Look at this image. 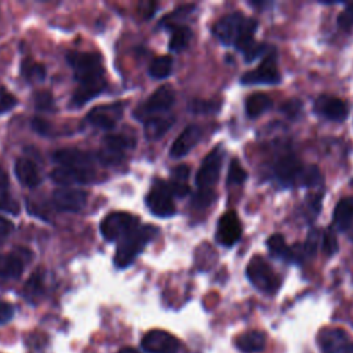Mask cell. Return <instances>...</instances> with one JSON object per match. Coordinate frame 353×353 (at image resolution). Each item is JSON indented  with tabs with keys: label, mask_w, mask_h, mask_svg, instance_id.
Here are the masks:
<instances>
[{
	"label": "cell",
	"mask_w": 353,
	"mask_h": 353,
	"mask_svg": "<svg viewBox=\"0 0 353 353\" xmlns=\"http://www.w3.org/2000/svg\"><path fill=\"white\" fill-rule=\"evenodd\" d=\"M24 263L16 254H0V279H17L23 275Z\"/></svg>",
	"instance_id": "cell-28"
},
{
	"label": "cell",
	"mask_w": 353,
	"mask_h": 353,
	"mask_svg": "<svg viewBox=\"0 0 353 353\" xmlns=\"http://www.w3.org/2000/svg\"><path fill=\"white\" fill-rule=\"evenodd\" d=\"M215 199V193L211 189H200L192 199V206L195 208H206L208 207Z\"/></svg>",
	"instance_id": "cell-41"
},
{
	"label": "cell",
	"mask_w": 353,
	"mask_h": 353,
	"mask_svg": "<svg viewBox=\"0 0 353 353\" xmlns=\"http://www.w3.org/2000/svg\"><path fill=\"white\" fill-rule=\"evenodd\" d=\"M23 73L29 82H43L46 76V71L42 65L35 64L32 61L23 64Z\"/></svg>",
	"instance_id": "cell-36"
},
{
	"label": "cell",
	"mask_w": 353,
	"mask_h": 353,
	"mask_svg": "<svg viewBox=\"0 0 353 353\" xmlns=\"http://www.w3.org/2000/svg\"><path fill=\"white\" fill-rule=\"evenodd\" d=\"M158 233L159 229L154 225L138 226L136 230L127 234L125 239H122L119 246H117L116 256L113 260L114 265L121 269L130 267L134 263V260L143 253L147 245L158 236Z\"/></svg>",
	"instance_id": "cell-2"
},
{
	"label": "cell",
	"mask_w": 353,
	"mask_h": 353,
	"mask_svg": "<svg viewBox=\"0 0 353 353\" xmlns=\"http://www.w3.org/2000/svg\"><path fill=\"white\" fill-rule=\"evenodd\" d=\"M247 278L250 283L265 294H273L280 287V279L272 269V267L260 256L252 258L247 265Z\"/></svg>",
	"instance_id": "cell-5"
},
{
	"label": "cell",
	"mask_w": 353,
	"mask_h": 353,
	"mask_svg": "<svg viewBox=\"0 0 353 353\" xmlns=\"http://www.w3.org/2000/svg\"><path fill=\"white\" fill-rule=\"evenodd\" d=\"M258 28V23L254 19H249L241 13H232L222 17L212 28L215 38L225 46H234L241 51H245L252 43H254V34Z\"/></svg>",
	"instance_id": "cell-1"
},
{
	"label": "cell",
	"mask_w": 353,
	"mask_h": 353,
	"mask_svg": "<svg viewBox=\"0 0 353 353\" xmlns=\"http://www.w3.org/2000/svg\"><path fill=\"white\" fill-rule=\"evenodd\" d=\"M16 175L19 178V181L24 185V186H28V188H36L40 182H42V178H40V174L36 169V166L29 160V159H25V158H20L17 162H16Z\"/></svg>",
	"instance_id": "cell-24"
},
{
	"label": "cell",
	"mask_w": 353,
	"mask_h": 353,
	"mask_svg": "<svg viewBox=\"0 0 353 353\" xmlns=\"http://www.w3.org/2000/svg\"><path fill=\"white\" fill-rule=\"evenodd\" d=\"M147 206L151 212L160 218H169L175 214L174 196L170 186L165 181H156L151 192L147 195Z\"/></svg>",
	"instance_id": "cell-7"
},
{
	"label": "cell",
	"mask_w": 353,
	"mask_h": 353,
	"mask_svg": "<svg viewBox=\"0 0 353 353\" xmlns=\"http://www.w3.org/2000/svg\"><path fill=\"white\" fill-rule=\"evenodd\" d=\"M195 6L193 5H186V6H181L178 8L177 10H174L171 14H169L167 17H165L162 20V25L166 27V28H170V29H174L177 27H180V23L186 19L192 12H193Z\"/></svg>",
	"instance_id": "cell-34"
},
{
	"label": "cell",
	"mask_w": 353,
	"mask_h": 353,
	"mask_svg": "<svg viewBox=\"0 0 353 353\" xmlns=\"http://www.w3.org/2000/svg\"><path fill=\"white\" fill-rule=\"evenodd\" d=\"M87 192L75 188H58L53 195L54 206L60 211L77 212L84 208L87 203Z\"/></svg>",
	"instance_id": "cell-17"
},
{
	"label": "cell",
	"mask_w": 353,
	"mask_h": 353,
	"mask_svg": "<svg viewBox=\"0 0 353 353\" xmlns=\"http://www.w3.org/2000/svg\"><path fill=\"white\" fill-rule=\"evenodd\" d=\"M315 110L320 116L332 122H343L349 114L348 104L332 95H320L315 101Z\"/></svg>",
	"instance_id": "cell-16"
},
{
	"label": "cell",
	"mask_w": 353,
	"mask_h": 353,
	"mask_svg": "<svg viewBox=\"0 0 353 353\" xmlns=\"http://www.w3.org/2000/svg\"><path fill=\"white\" fill-rule=\"evenodd\" d=\"M200 138H202V129L195 125L188 126L174 141L170 149V156L174 159L186 156L196 147Z\"/></svg>",
	"instance_id": "cell-20"
},
{
	"label": "cell",
	"mask_w": 353,
	"mask_h": 353,
	"mask_svg": "<svg viewBox=\"0 0 353 353\" xmlns=\"http://www.w3.org/2000/svg\"><path fill=\"white\" fill-rule=\"evenodd\" d=\"M32 127L36 133L42 134V136H53V127L40 117H34L32 119Z\"/></svg>",
	"instance_id": "cell-46"
},
{
	"label": "cell",
	"mask_w": 353,
	"mask_h": 353,
	"mask_svg": "<svg viewBox=\"0 0 353 353\" xmlns=\"http://www.w3.org/2000/svg\"><path fill=\"white\" fill-rule=\"evenodd\" d=\"M222 160H223V151L221 147L212 149L206 156V159L203 160L196 174V185L200 189H210L212 185L217 184L222 169Z\"/></svg>",
	"instance_id": "cell-9"
},
{
	"label": "cell",
	"mask_w": 353,
	"mask_h": 353,
	"mask_svg": "<svg viewBox=\"0 0 353 353\" xmlns=\"http://www.w3.org/2000/svg\"><path fill=\"white\" fill-rule=\"evenodd\" d=\"M53 159L58 166L62 167H79V169H90L94 158L79 149H60L53 154Z\"/></svg>",
	"instance_id": "cell-21"
},
{
	"label": "cell",
	"mask_w": 353,
	"mask_h": 353,
	"mask_svg": "<svg viewBox=\"0 0 353 353\" xmlns=\"http://www.w3.org/2000/svg\"><path fill=\"white\" fill-rule=\"evenodd\" d=\"M272 108V99L264 93H256L246 99V112L250 117H258Z\"/></svg>",
	"instance_id": "cell-30"
},
{
	"label": "cell",
	"mask_w": 353,
	"mask_h": 353,
	"mask_svg": "<svg viewBox=\"0 0 353 353\" xmlns=\"http://www.w3.org/2000/svg\"><path fill=\"white\" fill-rule=\"evenodd\" d=\"M305 167L300 159L294 155H286L276 162L275 175L278 181L284 186L302 185Z\"/></svg>",
	"instance_id": "cell-12"
},
{
	"label": "cell",
	"mask_w": 353,
	"mask_h": 353,
	"mask_svg": "<svg viewBox=\"0 0 353 353\" xmlns=\"http://www.w3.org/2000/svg\"><path fill=\"white\" fill-rule=\"evenodd\" d=\"M267 246L273 257L280 258L286 263H301L302 258L305 257L304 246L289 247L282 234H273V236H271L267 242Z\"/></svg>",
	"instance_id": "cell-19"
},
{
	"label": "cell",
	"mask_w": 353,
	"mask_h": 353,
	"mask_svg": "<svg viewBox=\"0 0 353 353\" xmlns=\"http://www.w3.org/2000/svg\"><path fill=\"white\" fill-rule=\"evenodd\" d=\"M104 147L98 155L102 165H116L125 158V152L134 147V140L122 134H108L102 140Z\"/></svg>",
	"instance_id": "cell-8"
},
{
	"label": "cell",
	"mask_w": 353,
	"mask_h": 353,
	"mask_svg": "<svg viewBox=\"0 0 353 353\" xmlns=\"http://www.w3.org/2000/svg\"><path fill=\"white\" fill-rule=\"evenodd\" d=\"M268 51H269V47L267 45L254 42L243 51V54H245V58L247 62H253L254 60H257L261 56H268L269 54Z\"/></svg>",
	"instance_id": "cell-42"
},
{
	"label": "cell",
	"mask_w": 353,
	"mask_h": 353,
	"mask_svg": "<svg viewBox=\"0 0 353 353\" xmlns=\"http://www.w3.org/2000/svg\"><path fill=\"white\" fill-rule=\"evenodd\" d=\"M17 105V99L13 94H10L6 88L0 87V113L9 112Z\"/></svg>",
	"instance_id": "cell-43"
},
{
	"label": "cell",
	"mask_w": 353,
	"mask_h": 353,
	"mask_svg": "<svg viewBox=\"0 0 353 353\" xmlns=\"http://www.w3.org/2000/svg\"><path fill=\"white\" fill-rule=\"evenodd\" d=\"M174 125V117L171 116H155L144 122L145 138L149 141L160 140Z\"/></svg>",
	"instance_id": "cell-23"
},
{
	"label": "cell",
	"mask_w": 353,
	"mask_h": 353,
	"mask_svg": "<svg viewBox=\"0 0 353 353\" xmlns=\"http://www.w3.org/2000/svg\"><path fill=\"white\" fill-rule=\"evenodd\" d=\"M321 249L327 256H334L338 252V241L332 229H327L321 236Z\"/></svg>",
	"instance_id": "cell-40"
},
{
	"label": "cell",
	"mask_w": 353,
	"mask_h": 353,
	"mask_svg": "<svg viewBox=\"0 0 353 353\" xmlns=\"http://www.w3.org/2000/svg\"><path fill=\"white\" fill-rule=\"evenodd\" d=\"M321 236H323V234L317 229H312L309 232L306 242L304 245V253H305L306 257L316 256V253L319 250V246H320V242H321Z\"/></svg>",
	"instance_id": "cell-38"
},
{
	"label": "cell",
	"mask_w": 353,
	"mask_h": 353,
	"mask_svg": "<svg viewBox=\"0 0 353 353\" xmlns=\"http://www.w3.org/2000/svg\"><path fill=\"white\" fill-rule=\"evenodd\" d=\"M119 353H140L137 349H134V348H123V349H121L119 350Z\"/></svg>",
	"instance_id": "cell-49"
},
{
	"label": "cell",
	"mask_w": 353,
	"mask_h": 353,
	"mask_svg": "<svg viewBox=\"0 0 353 353\" xmlns=\"http://www.w3.org/2000/svg\"><path fill=\"white\" fill-rule=\"evenodd\" d=\"M247 180V173L246 170L241 166L239 160L233 159L230 162L229 166V171H228V178H226V184L228 185H241Z\"/></svg>",
	"instance_id": "cell-35"
},
{
	"label": "cell",
	"mask_w": 353,
	"mask_h": 353,
	"mask_svg": "<svg viewBox=\"0 0 353 353\" xmlns=\"http://www.w3.org/2000/svg\"><path fill=\"white\" fill-rule=\"evenodd\" d=\"M35 108L42 112H54L56 104L51 93L49 91H40L35 95Z\"/></svg>",
	"instance_id": "cell-39"
},
{
	"label": "cell",
	"mask_w": 353,
	"mask_h": 353,
	"mask_svg": "<svg viewBox=\"0 0 353 353\" xmlns=\"http://www.w3.org/2000/svg\"><path fill=\"white\" fill-rule=\"evenodd\" d=\"M280 82V73L278 71L276 65V56L272 50L267 58L263 61V64L250 72H246L242 76L243 84H278Z\"/></svg>",
	"instance_id": "cell-14"
},
{
	"label": "cell",
	"mask_w": 353,
	"mask_h": 353,
	"mask_svg": "<svg viewBox=\"0 0 353 353\" xmlns=\"http://www.w3.org/2000/svg\"><path fill=\"white\" fill-rule=\"evenodd\" d=\"M123 104H109L95 106L87 114V121L98 129L110 130L116 126L117 122H119L123 114Z\"/></svg>",
	"instance_id": "cell-15"
},
{
	"label": "cell",
	"mask_w": 353,
	"mask_h": 353,
	"mask_svg": "<svg viewBox=\"0 0 353 353\" xmlns=\"http://www.w3.org/2000/svg\"><path fill=\"white\" fill-rule=\"evenodd\" d=\"M192 39V31L191 28L188 27H184V25H180L177 28L173 29V35H171V39L169 42V49L170 51L173 53H180L182 50H185L189 45Z\"/></svg>",
	"instance_id": "cell-31"
},
{
	"label": "cell",
	"mask_w": 353,
	"mask_h": 353,
	"mask_svg": "<svg viewBox=\"0 0 353 353\" xmlns=\"http://www.w3.org/2000/svg\"><path fill=\"white\" fill-rule=\"evenodd\" d=\"M191 169L186 165H180L171 171V182L169 184L174 197H185L189 193L188 178Z\"/></svg>",
	"instance_id": "cell-27"
},
{
	"label": "cell",
	"mask_w": 353,
	"mask_h": 353,
	"mask_svg": "<svg viewBox=\"0 0 353 353\" xmlns=\"http://www.w3.org/2000/svg\"><path fill=\"white\" fill-rule=\"evenodd\" d=\"M236 346L241 352L243 353H256V352H261L265 348L267 343V335L261 331L253 330V331H247L242 335H239L236 338Z\"/></svg>",
	"instance_id": "cell-25"
},
{
	"label": "cell",
	"mask_w": 353,
	"mask_h": 353,
	"mask_svg": "<svg viewBox=\"0 0 353 353\" xmlns=\"http://www.w3.org/2000/svg\"><path fill=\"white\" fill-rule=\"evenodd\" d=\"M242 238V223L238 214L234 211L225 212L217 225L215 239L219 245L225 247H232Z\"/></svg>",
	"instance_id": "cell-11"
},
{
	"label": "cell",
	"mask_w": 353,
	"mask_h": 353,
	"mask_svg": "<svg viewBox=\"0 0 353 353\" xmlns=\"http://www.w3.org/2000/svg\"><path fill=\"white\" fill-rule=\"evenodd\" d=\"M105 87H106V82H105L104 77L98 79V80H93V82L80 83V86L77 87V90L72 95L71 105L73 108H80V106L86 105L94 97L99 95L105 90Z\"/></svg>",
	"instance_id": "cell-22"
},
{
	"label": "cell",
	"mask_w": 353,
	"mask_h": 353,
	"mask_svg": "<svg viewBox=\"0 0 353 353\" xmlns=\"http://www.w3.org/2000/svg\"><path fill=\"white\" fill-rule=\"evenodd\" d=\"M174 99L175 95L173 88L170 86H162L134 110V117L145 122L151 117L159 116V113L167 112L173 106Z\"/></svg>",
	"instance_id": "cell-6"
},
{
	"label": "cell",
	"mask_w": 353,
	"mask_h": 353,
	"mask_svg": "<svg viewBox=\"0 0 353 353\" xmlns=\"http://www.w3.org/2000/svg\"><path fill=\"white\" fill-rule=\"evenodd\" d=\"M46 290V284H45V275L42 272H35L31 279L27 282L25 284V295L28 300H39Z\"/></svg>",
	"instance_id": "cell-32"
},
{
	"label": "cell",
	"mask_w": 353,
	"mask_h": 353,
	"mask_svg": "<svg viewBox=\"0 0 353 353\" xmlns=\"http://www.w3.org/2000/svg\"><path fill=\"white\" fill-rule=\"evenodd\" d=\"M221 104L215 101H208V99H193L189 104V110L193 113H215L219 109Z\"/></svg>",
	"instance_id": "cell-37"
},
{
	"label": "cell",
	"mask_w": 353,
	"mask_h": 353,
	"mask_svg": "<svg viewBox=\"0 0 353 353\" xmlns=\"http://www.w3.org/2000/svg\"><path fill=\"white\" fill-rule=\"evenodd\" d=\"M321 353H353V338L341 328H324L319 332Z\"/></svg>",
	"instance_id": "cell-10"
},
{
	"label": "cell",
	"mask_w": 353,
	"mask_h": 353,
	"mask_svg": "<svg viewBox=\"0 0 353 353\" xmlns=\"http://www.w3.org/2000/svg\"><path fill=\"white\" fill-rule=\"evenodd\" d=\"M338 25L341 28H350L353 27V3H349L346 9L338 17Z\"/></svg>",
	"instance_id": "cell-45"
},
{
	"label": "cell",
	"mask_w": 353,
	"mask_h": 353,
	"mask_svg": "<svg viewBox=\"0 0 353 353\" xmlns=\"http://www.w3.org/2000/svg\"><path fill=\"white\" fill-rule=\"evenodd\" d=\"M0 211H8L14 215L20 212L19 203L9 192V177L2 169H0Z\"/></svg>",
	"instance_id": "cell-29"
},
{
	"label": "cell",
	"mask_w": 353,
	"mask_h": 353,
	"mask_svg": "<svg viewBox=\"0 0 353 353\" xmlns=\"http://www.w3.org/2000/svg\"><path fill=\"white\" fill-rule=\"evenodd\" d=\"M16 309L12 304L0 301V324H6L14 317Z\"/></svg>",
	"instance_id": "cell-44"
},
{
	"label": "cell",
	"mask_w": 353,
	"mask_h": 353,
	"mask_svg": "<svg viewBox=\"0 0 353 353\" xmlns=\"http://www.w3.org/2000/svg\"><path fill=\"white\" fill-rule=\"evenodd\" d=\"M173 72V58L162 56L154 60L149 68V75L154 79H166Z\"/></svg>",
	"instance_id": "cell-33"
},
{
	"label": "cell",
	"mask_w": 353,
	"mask_h": 353,
	"mask_svg": "<svg viewBox=\"0 0 353 353\" xmlns=\"http://www.w3.org/2000/svg\"><path fill=\"white\" fill-rule=\"evenodd\" d=\"M282 112L290 117H297L302 112V104L300 101H289L282 108Z\"/></svg>",
	"instance_id": "cell-47"
},
{
	"label": "cell",
	"mask_w": 353,
	"mask_h": 353,
	"mask_svg": "<svg viewBox=\"0 0 353 353\" xmlns=\"http://www.w3.org/2000/svg\"><path fill=\"white\" fill-rule=\"evenodd\" d=\"M141 348L147 353H180L181 343L167 331L152 330L143 338Z\"/></svg>",
	"instance_id": "cell-13"
},
{
	"label": "cell",
	"mask_w": 353,
	"mask_h": 353,
	"mask_svg": "<svg viewBox=\"0 0 353 353\" xmlns=\"http://www.w3.org/2000/svg\"><path fill=\"white\" fill-rule=\"evenodd\" d=\"M14 230V225L12 221L0 217V242L6 241Z\"/></svg>",
	"instance_id": "cell-48"
},
{
	"label": "cell",
	"mask_w": 353,
	"mask_h": 353,
	"mask_svg": "<svg viewBox=\"0 0 353 353\" xmlns=\"http://www.w3.org/2000/svg\"><path fill=\"white\" fill-rule=\"evenodd\" d=\"M334 223L341 232H346L353 225V197L338 202L334 210Z\"/></svg>",
	"instance_id": "cell-26"
},
{
	"label": "cell",
	"mask_w": 353,
	"mask_h": 353,
	"mask_svg": "<svg viewBox=\"0 0 353 353\" xmlns=\"http://www.w3.org/2000/svg\"><path fill=\"white\" fill-rule=\"evenodd\" d=\"M51 178L56 184L68 188L72 185H83L94 181L95 173L91 169L79 167H57L51 173Z\"/></svg>",
	"instance_id": "cell-18"
},
{
	"label": "cell",
	"mask_w": 353,
	"mask_h": 353,
	"mask_svg": "<svg viewBox=\"0 0 353 353\" xmlns=\"http://www.w3.org/2000/svg\"><path fill=\"white\" fill-rule=\"evenodd\" d=\"M66 58L79 83L93 82L104 77L102 58L98 54L71 51L68 53Z\"/></svg>",
	"instance_id": "cell-4"
},
{
	"label": "cell",
	"mask_w": 353,
	"mask_h": 353,
	"mask_svg": "<svg viewBox=\"0 0 353 353\" xmlns=\"http://www.w3.org/2000/svg\"><path fill=\"white\" fill-rule=\"evenodd\" d=\"M140 226V218L129 212H110L99 225L102 238L108 242L125 239L127 234Z\"/></svg>",
	"instance_id": "cell-3"
}]
</instances>
